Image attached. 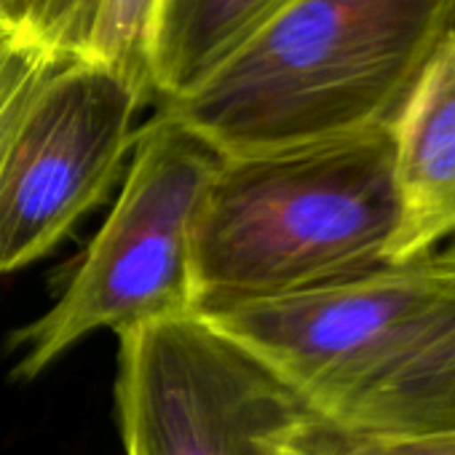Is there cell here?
Wrapping results in <instances>:
<instances>
[{
  "label": "cell",
  "mask_w": 455,
  "mask_h": 455,
  "mask_svg": "<svg viewBox=\"0 0 455 455\" xmlns=\"http://www.w3.org/2000/svg\"><path fill=\"white\" fill-rule=\"evenodd\" d=\"M450 30V0H279L198 86L158 108L220 156L391 126Z\"/></svg>",
  "instance_id": "obj_1"
},
{
  "label": "cell",
  "mask_w": 455,
  "mask_h": 455,
  "mask_svg": "<svg viewBox=\"0 0 455 455\" xmlns=\"http://www.w3.org/2000/svg\"><path fill=\"white\" fill-rule=\"evenodd\" d=\"M391 126L222 156L193 231L196 311L214 314L394 266Z\"/></svg>",
  "instance_id": "obj_2"
},
{
  "label": "cell",
  "mask_w": 455,
  "mask_h": 455,
  "mask_svg": "<svg viewBox=\"0 0 455 455\" xmlns=\"http://www.w3.org/2000/svg\"><path fill=\"white\" fill-rule=\"evenodd\" d=\"M201 316L266 362L324 423L455 436V274L431 255Z\"/></svg>",
  "instance_id": "obj_3"
},
{
  "label": "cell",
  "mask_w": 455,
  "mask_h": 455,
  "mask_svg": "<svg viewBox=\"0 0 455 455\" xmlns=\"http://www.w3.org/2000/svg\"><path fill=\"white\" fill-rule=\"evenodd\" d=\"M222 156L161 110L137 129L124 188L70 268L57 303L12 335L14 375L30 380L81 338L116 335L196 311L193 231Z\"/></svg>",
  "instance_id": "obj_4"
},
{
  "label": "cell",
  "mask_w": 455,
  "mask_h": 455,
  "mask_svg": "<svg viewBox=\"0 0 455 455\" xmlns=\"http://www.w3.org/2000/svg\"><path fill=\"white\" fill-rule=\"evenodd\" d=\"M126 455H284L306 404L201 314L118 335Z\"/></svg>",
  "instance_id": "obj_5"
},
{
  "label": "cell",
  "mask_w": 455,
  "mask_h": 455,
  "mask_svg": "<svg viewBox=\"0 0 455 455\" xmlns=\"http://www.w3.org/2000/svg\"><path fill=\"white\" fill-rule=\"evenodd\" d=\"M145 102L142 89L89 57L54 73L0 166V274L52 252L108 198L134 150Z\"/></svg>",
  "instance_id": "obj_6"
},
{
  "label": "cell",
  "mask_w": 455,
  "mask_h": 455,
  "mask_svg": "<svg viewBox=\"0 0 455 455\" xmlns=\"http://www.w3.org/2000/svg\"><path fill=\"white\" fill-rule=\"evenodd\" d=\"M394 182L402 228L394 266L431 255L455 236V30L420 68L394 124Z\"/></svg>",
  "instance_id": "obj_7"
},
{
  "label": "cell",
  "mask_w": 455,
  "mask_h": 455,
  "mask_svg": "<svg viewBox=\"0 0 455 455\" xmlns=\"http://www.w3.org/2000/svg\"><path fill=\"white\" fill-rule=\"evenodd\" d=\"M279 0H158L150 84L161 102L198 86Z\"/></svg>",
  "instance_id": "obj_8"
},
{
  "label": "cell",
  "mask_w": 455,
  "mask_h": 455,
  "mask_svg": "<svg viewBox=\"0 0 455 455\" xmlns=\"http://www.w3.org/2000/svg\"><path fill=\"white\" fill-rule=\"evenodd\" d=\"M105 0H0V25L28 36L44 49L89 57Z\"/></svg>",
  "instance_id": "obj_9"
},
{
  "label": "cell",
  "mask_w": 455,
  "mask_h": 455,
  "mask_svg": "<svg viewBox=\"0 0 455 455\" xmlns=\"http://www.w3.org/2000/svg\"><path fill=\"white\" fill-rule=\"evenodd\" d=\"M68 60L0 25V166L38 94Z\"/></svg>",
  "instance_id": "obj_10"
},
{
  "label": "cell",
  "mask_w": 455,
  "mask_h": 455,
  "mask_svg": "<svg viewBox=\"0 0 455 455\" xmlns=\"http://www.w3.org/2000/svg\"><path fill=\"white\" fill-rule=\"evenodd\" d=\"M158 0H105L89 60H97L142 89L150 100V44Z\"/></svg>",
  "instance_id": "obj_11"
},
{
  "label": "cell",
  "mask_w": 455,
  "mask_h": 455,
  "mask_svg": "<svg viewBox=\"0 0 455 455\" xmlns=\"http://www.w3.org/2000/svg\"><path fill=\"white\" fill-rule=\"evenodd\" d=\"M284 455H455V436L362 434L308 412L290 436Z\"/></svg>",
  "instance_id": "obj_12"
},
{
  "label": "cell",
  "mask_w": 455,
  "mask_h": 455,
  "mask_svg": "<svg viewBox=\"0 0 455 455\" xmlns=\"http://www.w3.org/2000/svg\"><path fill=\"white\" fill-rule=\"evenodd\" d=\"M431 258L436 260V266H442L444 271L455 274V236H452V242H450L442 252H436V255H431Z\"/></svg>",
  "instance_id": "obj_13"
},
{
  "label": "cell",
  "mask_w": 455,
  "mask_h": 455,
  "mask_svg": "<svg viewBox=\"0 0 455 455\" xmlns=\"http://www.w3.org/2000/svg\"><path fill=\"white\" fill-rule=\"evenodd\" d=\"M450 28L455 30V0H450Z\"/></svg>",
  "instance_id": "obj_14"
}]
</instances>
